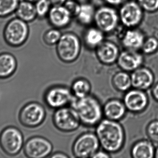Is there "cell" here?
Here are the masks:
<instances>
[{
	"label": "cell",
	"mask_w": 158,
	"mask_h": 158,
	"mask_svg": "<svg viewBox=\"0 0 158 158\" xmlns=\"http://www.w3.org/2000/svg\"><path fill=\"white\" fill-rule=\"evenodd\" d=\"M47 16L51 25L58 29L69 26L73 17L64 5L53 6Z\"/></svg>",
	"instance_id": "5bb4252c"
},
{
	"label": "cell",
	"mask_w": 158,
	"mask_h": 158,
	"mask_svg": "<svg viewBox=\"0 0 158 158\" xmlns=\"http://www.w3.org/2000/svg\"><path fill=\"white\" fill-rule=\"evenodd\" d=\"M76 1L79 2L80 3H83L87 2L89 0H76Z\"/></svg>",
	"instance_id": "f35d334b"
},
{
	"label": "cell",
	"mask_w": 158,
	"mask_h": 158,
	"mask_svg": "<svg viewBox=\"0 0 158 158\" xmlns=\"http://www.w3.org/2000/svg\"><path fill=\"white\" fill-rule=\"evenodd\" d=\"M110 154L105 150H98L93 156V158H109L110 157Z\"/></svg>",
	"instance_id": "836d02e7"
},
{
	"label": "cell",
	"mask_w": 158,
	"mask_h": 158,
	"mask_svg": "<svg viewBox=\"0 0 158 158\" xmlns=\"http://www.w3.org/2000/svg\"><path fill=\"white\" fill-rule=\"evenodd\" d=\"M15 13L17 17L27 23L33 21L37 17L35 5L26 0L19 2Z\"/></svg>",
	"instance_id": "ffe728a7"
},
{
	"label": "cell",
	"mask_w": 158,
	"mask_h": 158,
	"mask_svg": "<svg viewBox=\"0 0 158 158\" xmlns=\"http://www.w3.org/2000/svg\"><path fill=\"white\" fill-rule=\"evenodd\" d=\"M143 35L135 30H128L122 39V44L127 50L135 51L143 47Z\"/></svg>",
	"instance_id": "ac0fdd59"
},
{
	"label": "cell",
	"mask_w": 158,
	"mask_h": 158,
	"mask_svg": "<svg viewBox=\"0 0 158 158\" xmlns=\"http://www.w3.org/2000/svg\"><path fill=\"white\" fill-rule=\"evenodd\" d=\"M109 5L111 6H118L122 5L127 2L128 0H104Z\"/></svg>",
	"instance_id": "e575fe53"
},
{
	"label": "cell",
	"mask_w": 158,
	"mask_h": 158,
	"mask_svg": "<svg viewBox=\"0 0 158 158\" xmlns=\"http://www.w3.org/2000/svg\"><path fill=\"white\" fill-rule=\"evenodd\" d=\"M132 155L135 158H151L154 155V149L151 144L142 142L135 146Z\"/></svg>",
	"instance_id": "484cf974"
},
{
	"label": "cell",
	"mask_w": 158,
	"mask_h": 158,
	"mask_svg": "<svg viewBox=\"0 0 158 158\" xmlns=\"http://www.w3.org/2000/svg\"><path fill=\"white\" fill-rule=\"evenodd\" d=\"M111 82L113 87L119 92L127 91L132 85L131 77L123 70L116 72L112 77Z\"/></svg>",
	"instance_id": "d4e9b609"
},
{
	"label": "cell",
	"mask_w": 158,
	"mask_h": 158,
	"mask_svg": "<svg viewBox=\"0 0 158 158\" xmlns=\"http://www.w3.org/2000/svg\"><path fill=\"white\" fill-rule=\"evenodd\" d=\"M50 157L52 158H66L69 157V156L66 154L62 153V152H56V153H54L52 155H51Z\"/></svg>",
	"instance_id": "d590c367"
},
{
	"label": "cell",
	"mask_w": 158,
	"mask_h": 158,
	"mask_svg": "<svg viewBox=\"0 0 158 158\" xmlns=\"http://www.w3.org/2000/svg\"><path fill=\"white\" fill-rule=\"evenodd\" d=\"M62 35V33L59 29L54 28L44 32L43 35V40L44 42L47 45H54L58 42Z\"/></svg>",
	"instance_id": "83f0119b"
},
{
	"label": "cell",
	"mask_w": 158,
	"mask_h": 158,
	"mask_svg": "<svg viewBox=\"0 0 158 158\" xmlns=\"http://www.w3.org/2000/svg\"><path fill=\"white\" fill-rule=\"evenodd\" d=\"M143 62V57L140 54L132 50H124L120 52L117 63L123 71H131L136 69Z\"/></svg>",
	"instance_id": "9a60e30c"
},
{
	"label": "cell",
	"mask_w": 158,
	"mask_h": 158,
	"mask_svg": "<svg viewBox=\"0 0 158 158\" xmlns=\"http://www.w3.org/2000/svg\"><path fill=\"white\" fill-rule=\"evenodd\" d=\"M95 134L103 150L110 154H116L124 144V130L118 121L103 119L96 126Z\"/></svg>",
	"instance_id": "6da1fadb"
},
{
	"label": "cell",
	"mask_w": 158,
	"mask_h": 158,
	"mask_svg": "<svg viewBox=\"0 0 158 158\" xmlns=\"http://www.w3.org/2000/svg\"><path fill=\"white\" fill-rule=\"evenodd\" d=\"M158 47L157 40L154 38H150L143 45V50L145 53H149L154 52Z\"/></svg>",
	"instance_id": "4dcf8cb0"
},
{
	"label": "cell",
	"mask_w": 158,
	"mask_h": 158,
	"mask_svg": "<svg viewBox=\"0 0 158 158\" xmlns=\"http://www.w3.org/2000/svg\"><path fill=\"white\" fill-rule=\"evenodd\" d=\"M100 147L95 133L86 132L76 139L72 146V153L75 157L92 158Z\"/></svg>",
	"instance_id": "5b68a950"
},
{
	"label": "cell",
	"mask_w": 158,
	"mask_h": 158,
	"mask_svg": "<svg viewBox=\"0 0 158 158\" xmlns=\"http://www.w3.org/2000/svg\"><path fill=\"white\" fill-rule=\"evenodd\" d=\"M81 44L77 35L71 32L62 34L56 44V52L58 58L65 63H72L78 58Z\"/></svg>",
	"instance_id": "3957f363"
},
{
	"label": "cell",
	"mask_w": 158,
	"mask_h": 158,
	"mask_svg": "<svg viewBox=\"0 0 158 158\" xmlns=\"http://www.w3.org/2000/svg\"><path fill=\"white\" fill-rule=\"evenodd\" d=\"M139 4L144 9L152 12L158 9V0H138Z\"/></svg>",
	"instance_id": "f546056e"
},
{
	"label": "cell",
	"mask_w": 158,
	"mask_h": 158,
	"mask_svg": "<svg viewBox=\"0 0 158 158\" xmlns=\"http://www.w3.org/2000/svg\"><path fill=\"white\" fill-rule=\"evenodd\" d=\"M53 149L52 143L41 136L31 137L24 146V154L26 156L30 158H44L50 156Z\"/></svg>",
	"instance_id": "8fae6325"
},
{
	"label": "cell",
	"mask_w": 158,
	"mask_h": 158,
	"mask_svg": "<svg viewBox=\"0 0 158 158\" xmlns=\"http://www.w3.org/2000/svg\"><path fill=\"white\" fill-rule=\"evenodd\" d=\"M26 1H29V2H36L38 0H26Z\"/></svg>",
	"instance_id": "ab89813d"
},
{
	"label": "cell",
	"mask_w": 158,
	"mask_h": 158,
	"mask_svg": "<svg viewBox=\"0 0 158 158\" xmlns=\"http://www.w3.org/2000/svg\"><path fill=\"white\" fill-rule=\"evenodd\" d=\"M17 66L16 58L9 53H0V79H6L13 75Z\"/></svg>",
	"instance_id": "d6986e66"
},
{
	"label": "cell",
	"mask_w": 158,
	"mask_h": 158,
	"mask_svg": "<svg viewBox=\"0 0 158 158\" xmlns=\"http://www.w3.org/2000/svg\"><path fill=\"white\" fill-rule=\"evenodd\" d=\"M95 50L98 60L106 66H111L117 63L120 53L117 44L109 41H103Z\"/></svg>",
	"instance_id": "4fadbf2b"
},
{
	"label": "cell",
	"mask_w": 158,
	"mask_h": 158,
	"mask_svg": "<svg viewBox=\"0 0 158 158\" xmlns=\"http://www.w3.org/2000/svg\"><path fill=\"white\" fill-rule=\"evenodd\" d=\"M132 85L139 89H146L151 85L153 77L151 72L147 69L137 70L131 77Z\"/></svg>",
	"instance_id": "44dd1931"
},
{
	"label": "cell",
	"mask_w": 158,
	"mask_h": 158,
	"mask_svg": "<svg viewBox=\"0 0 158 158\" xmlns=\"http://www.w3.org/2000/svg\"><path fill=\"white\" fill-rule=\"evenodd\" d=\"M154 95L158 99V85L155 88L154 91Z\"/></svg>",
	"instance_id": "74e56055"
},
{
	"label": "cell",
	"mask_w": 158,
	"mask_h": 158,
	"mask_svg": "<svg viewBox=\"0 0 158 158\" xmlns=\"http://www.w3.org/2000/svg\"><path fill=\"white\" fill-rule=\"evenodd\" d=\"M148 132L153 140L158 142V122H154L150 125Z\"/></svg>",
	"instance_id": "d6a6232c"
},
{
	"label": "cell",
	"mask_w": 158,
	"mask_h": 158,
	"mask_svg": "<svg viewBox=\"0 0 158 158\" xmlns=\"http://www.w3.org/2000/svg\"><path fill=\"white\" fill-rule=\"evenodd\" d=\"M156 157L158 158V149L157 151L156 154Z\"/></svg>",
	"instance_id": "60d3db41"
},
{
	"label": "cell",
	"mask_w": 158,
	"mask_h": 158,
	"mask_svg": "<svg viewBox=\"0 0 158 158\" xmlns=\"http://www.w3.org/2000/svg\"><path fill=\"white\" fill-rule=\"evenodd\" d=\"M70 89L74 97L81 98L90 94L92 86L89 81L86 79L79 78L73 82Z\"/></svg>",
	"instance_id": "cb8c5ba5"
},
{
	"label": "cell",
	"mask_w": 158,
	"mask_h": 158,
	"mask_svg": "<svg viewBox=\"0 0 158 158\" xmlns=\"http://www.w3.org/2000/svg\"><path fill=\"white\" fill-rule=\"evenodd\" d=\"M147 102L145 95L140 91H129L124 96L123 103L126 109L132 111L142 110Z\"/></svg>",
	"instance_id": "e0dca14e"
},
{
	"label": "cell",
	"mask_w": 158,
	"mask_h": 158,
	"mask_svg": "<svg viewBox=\"0 0 158 158\" xmlns=\"http://www.w3.org/2000/svg\"><path fill=\"white\" fill-rule=\"evenodd\" d=\"M29 33L27 22L15 16L6 24L4 36L7 43L13 46H19L26 41Z\"/></svg>",
	"instance_id": "52a82bcc"
},
{
	"label": "cell",
	"mask_w": 158,
	"mask_h": 158,
	"mask_svg": "<svg viewBox=\"0 0 158 158\" xmlns=\"http://www.w3.org/2000/svg\"><path fill=\"white\" fill-rule=\"evenodd\" d=\"M119 14L111 6H103L96 10L94 22L104 33L113 32L119 22Z\"/></svg>",
	"instance_id": "9c48e42d"
},
{
	"label": "cell",
	"mask_w": 158,
	"mask_h": 158,
	"mask_svg": "<svg viewBox=\"0 0 158 158\" xmlns=\"http://www.w3.org/2000/svg\"><path fill=\"white\" fill-rule=\"evenodd\" d=\"M52 5H64L67 0H49Z\"/></svg>",
	"instance_id": "8d00e7d4"
},
{
	"label": "cell",
	"mask_w": 158,
	"mask_h": 158,
	"mask_svg": "<svg viewBox=\"0 0 158 158\" xmlns=\"http://www.w3.org/2000/svg\"><path fill=\"white\" fill-rule=\"evenodd\" d=\"M96 9L93 5L89 3H81L76 17L79 23L84 26H89L94 22Z\"/></svg>",
	"instance_id": "603a6c76"
},
{
	"label": "cell",
	"mask_w": 158,
	"mask_h": 158,
	"mask_svg": "<svg viewBox=\"0 0 158 158\" xmlns=\"http://www.w3.org/2000/svg\"><path fill=\"white\" fill-rule=\"evenodd\" d=\"M104 33L97 27L87 29L84 33V41L88 48L96 49L104 41Z\"/></svg>",
	"instance_id": "7402d4cb"
},
{
	"label": "cell",
	"mask_w": 158,
	"mask_h": 158,
	"mask_svg": "<svg viewBox=\"0 0 158 158\" xmlns=\"http://www.w3.org/2000/svg\"><path fill=\"white\" fill-rule=\"evenodd\" d=\"M126 109L123 102L116 98L110 99L103 106V116L105 118L118 122L124 117Z\"/></svg>",
	"instance_id": "2e32d148"
},
{
	"label": "cell",
	"mask_w": 158,
	"mask_h": 158,
	"mask_svg": "<svg viewBox=\"0 0 158 158\" xmlns=\"http://www.w3.org/2000/svg\"><path fill=\"white\" fill-rule=\"evenodd\" d=\"M64 5L70 12L72 16H76L81 5L80 3L76 0H67Z\"/></svg>",
	"instance_id": "1f68e13d"
},
{
	"label": "cell",
	"mask_w": 158,
	"mask_h": 158,
	"mask_svg": "<svg viewBox=\"0 0 158 158\" xmlns=\"http://www.w3.org/2000/svg\"><path fill=\"white\" fill-rule=\"evenodd\" d=\"M70 106L76 109L81 124L86 127H96L104 117L100 101L91 94L83 98L75 97Z\"/></svg>",
	"instance_id": "7a4b0ae2"
},
{
	"label": "cell",
	"mask_w": 158,
	"mask_h": 158,
	"mask_svg": "<svg viewBox=\"0 0 158 158\" xmlns=\"http://www.w3.org/2000/svg\"><path fill=\"white\" fill-rule=\"evenodd\" d=\"M24 145V137L20 130L14 127L5 128L0 134V147L6 155L15 156Z\"/></svg>",
	"instance_id": "8992f818"
},
{
	"label": "cell",
	"mask_w": 158,
	"mask_h": 158,
	"mask_svg": "<svg viewBox=\"0 0 158 158\" xmlns=\"http://www.w3.org/2000/svg\"><path fill=\"white\" fill-rule=\"evenodd\" d=\"M74 98L71 89L62 85L50 87L44 95L46 105L55 110L70 105Z\"/></svg>",
	"instance_id": "ba28073f"
},
{
	"label": "cell",
	"mask_w": 158,
	"mask_h": 158,
	"mask_svg": "<svg viewBox=\"0 0 158 158\" xmlns=\"http://www.w3.org/2000/svg\"><path fill=\"white\" fill-rule=\"evenodd\" d=\"M19 0H0V17H4L15 12Z\"/></svg>",
	"instance_id": "4316f807"
},
{
	"label": "cell",
	"mask_w": 158,
	"mask_h": 158,
	"mask_svg": "<svg viewBox=\"0 0 158 158\" xmlns=\"http://www.w3.org/2000/svg\"><path fill=\"white\" fill-rule=\"evenodd\" d=\"M52 5L49 0H38L35 4L37 17L43 18L46 15L51 9Z\"/></svg>",
	"instance_id": "f1b7e54d"
},
{
	"label": "cell",
	"mask_w": 158,
	"mask_h": 158,
	"mask_svg": "<svg viewBox=\"0 0 158 158\" xmlns=\"http://www.w3.org/2000/svg\"><path fill=\"white\" fill-rule=\"evenodd\" d=\"M118 14L122 24L129 28L138 25L143 17L141 6L133 1H127L122 5Z\"/></svg>",
	"instance_id": "7c38bea8"
},
{
	"label": "cell",
	"mask_w": 158,
	"mask_h": 158,
	"mask_svg": "<svg viewBox=\"0 0 158 158\" xmlns=\"http://www.w3.org/2000/svg\"><path fill=\"white\" fill-rule=\"evenodd\" d=\"M52 121L58 130L64 133L75 131L81 124L76 109L70 105L56 109Z\"/></svg>",
	"instance_id": "277c9868"
},
{
	"label": "cell",
	"mask_w": 158,
	"mask_h": 158,
	"mask_svg": "<svg viewBox=\"0 0 158 158\" xmlns=\"http://www.w3.org/2000/svg\"><path fill=\"white\" fill-rule=\"evenodd\" d=\"M46 116V110L42 105L37 102H31L21 109L19 117L23 126L35 128L42 124Z\"/></svg>",
	"instance_id": "30bf717a"
}]
</instances>
